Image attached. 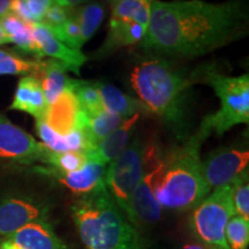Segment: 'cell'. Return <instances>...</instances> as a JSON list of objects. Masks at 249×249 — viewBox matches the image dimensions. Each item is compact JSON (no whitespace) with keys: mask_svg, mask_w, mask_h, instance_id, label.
Segmentation results:
<instances>
[{"mask_svg":"<svg viewBox=\"0 0 249 249\" xmlns=\"http://www.w3.org/2000/svg\"><path fill=\"white\" fill-rule=\"evenodd\" d=\"M0 249H23V248L15 244V242L5 238V240H0Z\"/></svg>","mask_w":249,"mask_h":249,"instance_id":"obj_36","label":"cell"},{"mask_svg":"<svg viewBox=\"0 0 249 249\" xmlns=\"http://www.w3.org/2000/svg\"><path fill=\"white\" fill-rule=\"evenodd\" d=\"M107 165L97 161L89 160L82 169L70 173H60L49 170L46 167H38L40 173L52 176L64 185L71 193L79 196L88 195L105 187V173Z\"/></svg>","mask_w":249,"mask_h":249,"instance_id":"obj_15","label":"cell"},{"mask_svg":"<svg viewBox=\"0 0 249 249\" xmlns=\"http://www.w3.org/2000/svg\"><path fill=\"white\" fill-rule=\"evenodd\" d=\"M0 22L9 42L17 45V48L23 53L31 54L36 59H39L33 36V24L35 22H26L12 13H7L0 18Z\"/></svg>","mask_w":249,"mask_h":249,"instance_id":"obj_21","label":"cell"},{"mask_svg":"<svg viewBox=\"0 0 249 249\" xmlns=\"http://www.w3.org/2000/svg\"><path fill=\"white\" fill-rule=\"evenodd\" d=\"M152 0H120L112 5L107 34L95 58L103 59L119 50L138 45L149 28Z\"/></svg>","mask_w":249,"mask_h":249,"instance_id":"obj_6","label":"cell"},{"mask_svg":"<svg viewBox=\"0 0 249 249\" xmlns=\"http://www.w3.org/2000/svg\"><path fill=\"white\" fill-rule=\"evenodd\" d=\"M92 1H95V0H52L53 4L66 8H76Z\"/></svg>","mask_w":249,"mask_h":249,"instance_id":"obj_33","label":"cell"},{"mask_svg":"<svg viewBox=\"0 0 249 249\" xmlns=\"http://www.w3.org/2000/svg\"><path fill=\"white\" fill-rule=\"evenodd\" d=\"M9 110L26 112L35 119H42L48 110L40 81L36 75H24L18 82Z\"/></svg>","mask_w":249,"mask_h":249,"instance_id":"obj_17","label":"cell"},{"mask_svg":"<svg viewBox=\"0 0 249 249\" xmlns=\"http://www.w3.org/2000/svg\"><path fill=\"white\" fill-rule=\"evenodd\" d=\"M49 149L0 112V164L44 163Z\"/></svg>","mask_w":249,"mask_h":249,"instance_id":"obj_9","label":"cell"},{"mask_svg":"<svg viewBox=\"0 0 249 249\" xmlns=\"http://www.w3.org/2000/svg\"><path fill=\"white\" fill-rule=\"evenodd\" d=\"M89 161L88 155L85 151L54 152L49 149L44 160V167L60 173H70L82 169Z\"/></svg>","mask_w":249,"mask_h":249,"instance_id":"obj_25","label":"cell"},{"mask_svg":"<svg viewBox=\"0 0 249 249\" xmlns=\"http://www.w3.org/2000/svg\"><path fill=\"white\" fill-rule=\"evenodd\" d=\"M95 85L98 89L104 110L117 114L123 119H127L135 114H151L150 110L139 98L121 91L117 87L97 81H95Z\"/></svg>","mask_w":249,"mask_h":249,"instance_id":"obj_19","label":"cell"},{"mask_svg":"<svg viewBox=\"0 0 249 249\" xmlns=\"http://www.w3.org/2000/svg\"><path fill=\"white\" fill-rule=\"evenodd\" d=\"M130 85L140 101L158 117L178 141L193 135L189 75L167 59L151 55L142 59L130 73Z\"/></svg>","mask_w":249,"mask_h":249,"instance_id":"obj_2","label":"cell"},{"mask_svg":"<svg viewBox=\"0 0 249 249\" xmlns=\"http://www.w3.org/2000/svg\"><path fill=\"white\" fill-rule=\"evenodd\" d=\"M225 240L230 249H247L249 246V220L233 216L225 229Z\"/></svg>","mask_w":249,"mask_h":249,"instance_id":"obj_27","label":"cell"},{"mask_svg":"<svg viewBox=\"0 0 249 249\" xmlns=\"http://www.w3.org/2000/svg\"><path fill=\"white\" fill-rule=\"evenodd\" d=\"M71 13H73V8L61 7V6H58L52 2V5L50 6L45 15L43 17L40 23L44 24L48 29L52 30L54 28L60 27L67 20H70L71 18Z\"/></svg>","mask_w":249,"mask_h":249,"instance_id":"obj_30","label":"cell"},{"mask_svg":"<svg viewBox=\"0 0 249 249\" xmlns=\"http://www.w3.org/2000/svg\"><path fill=\"white\" fill-rule=\"evenodd\" d=\"M232 200L234 204L235 213L245 219L249 220V182L248 174L232 185Z\"/></svg>","mask_w":249,"mask_h":249,"instance_id":"obj_29","label":"cell"},{"mask_svg":"<svg viewBox=\"0 0 249 249\" xmlns=\"http://www.w3.org/2000/svg\"><path fill=\"white\" fill-rule=\"evenodd\" d=\"M50 205L29 194H9L0 198V235L14 234L31 223L48 220Z\"/></svg>","mask_w":249,"mask_h":249,"instance_id":"obj_10","label":"cell"},{"mask_svg":"<svg viewBox=\"0 0 249 249\" xmlns=\"http://www.w3.org/2000/svg\"><path fill=\"white\" fill-rule=\"evenodd\" d=\"M9 38L7 37V35L5 34L4 28L1 26V22H0V45H4V44H9Z\"/></svg>","mask_w":249,"mask_h":249,"instance_id":"obj_37","label":"cell"},{"mask_svg":"<svg viewBox=\"0 0 249 249\" xmlns=\"http://www.w3.org/2000/svg\"><path fill=\"white\" fill-rule=\"evenodd\" d=\"M141 118L142 114H135V116L124 119L118 128L108 134L107 138L99 141L95 147L87 152L89 160L97 161V163L107 166L132 141L133 133Z\"/></svg>","mask_w":249,"mask_h":249,"instance_id":"obj_16","label":"cell"},{"mask_svg":"<svg viewBox=\"0 0 249 249\" xmlns=\"http://www.w3.org/2000/svg\"><path fill=\"white\" fill-rule=\"evenodd\" d=\"M105 2H108V4L110 5H113V4H116V2H118V1H120V0H104Z\"/></svg>","mask_w":249,"mask_h":249,"instance_id":"obj_38","label":"cell"},{"mask_svg":"<svg viewBox=\"0 0 249 249\" xmlns=\"http://www.w3.org/2000/svg\"><path fill=\"white\" fill-rule=\"evenodd\" d=\"M50 31L53 34L55 38L60 40L62 44L73 50H81V48L86 44L85 40L82 38V34H81L79 24L76 23V21L73 18L67 20L60 27L54 28V29Z\"/></svg>","mask_w":249,"mask_h":249,"instance_id":"obj_28","label":"cell"},{"mask_svg":"<svg viewBox=\"0 0 249 249\" xmlns=\"http://www.w3.org/2000/svg\"><path fill=\"white\" fill-rule=\"evenodd\" d=\"M157 154L150 148L147 166L141 180L134 189L130 197L129 208L126 217L132 225H152L157 223L161 217V207L156 200L152 192V178H154L155 164L157 160Z\"/></svg>","mask_w":249,"mask_h":249,"instance_id":"obj_12","label":"cell"},{"mask_svg":"<svg viewBox=\"0 0 249 249\" xmlns=\"http://www.w3.org/2000/svg\"><path fill=\"white\" fill-rule=\"evenodd\" d=\"M35 22H40L46 11L52 5V0H24Z\"/></svg>","mask_w":249,"mask_h":249,"instance_id":"obj_31","label":"cell"},{"mask_svg":"<svg viewBox=\"0 0 249 249\" xmlns=\"http://www.w3.org/2000/svg\"><path fill=\"white\" fill-rule=\"evenodd\" d=\"M71 216L86 249H135L138 234L107 187L80 196Z\"/></svg>","mask_w":249,"mask_h":249,"instance_id":"obj_4","label":"cell"},{"mask_svg":"<svg viewBox=\"0 0 249 249\" xmlns=\"http://www.w3.org/2000/svg\"><path fill=\"white\" fill-rule=\"evenodd\" d=\"M6 239L23 249H70L48 220L31 223Z\"/></svg>","mask_w":249,"mask_h":249,"instance_id":"obj_18","label":"cell"},{"mask_svg":"<svg viewBox=\"0 0 249 249\" xmlns=\"http://www.w3.org/2000/svg\"><path fill=\"white\" fill-rule=\"evenodd\" d=\"M124 120V119L117 114L103 110L92 116H87L85 127L82 130L93 148L99 141H102L108 134L118 128Z\"/></svg>","mask_w":249,"mask_h":249,"instance_id":"obj_23","label":"cell"},{"mask_svg":"<svg viewBox=\"0 0 249 249\" xmlns=\"http://www.w3.org/2000/svg\"><path fill=\"white\" fill-rule=\"evenodd\" d=\"M12 1H13V0H0V18L9 13V8H11Z\"/></svg>","mask_w":249,"mask_h":249,"instance_id":"obj_35","label":"cell"},{"mask_svg":"<svg viewBox=\"0 0 249 249\" xmlns=\"http://www.w3.org/2000/svg\"><path fill=\"white\" fill-rule=\"evenodd\" d=\"M150 147L140 138L132 139L127 148L111 161L105 173V187L120 210L126 214L134 189L147 166Z\"/></svg>","mask_w":249,"mask_h":249,"instance_id":"obj_8","label":"cell"},{"mask_svg":"<svg viewBox=\"0 0 249 249\" xmlns=\"http://www.w3.org/2000/svg\"><path fill=\"white\" fill-rule=\"evenodd\" d=\"M232 185L213 189L193 209L189 227L197 241L213 249H230L225 240L229 220L235 216Z\"/></svg>","mask_w":249,"mask_h":249,"instance_id":"obj_7","label":"cell"},{"mask_svg":"<svg viewBox=\"0 0 249 249\" xmlns=\"http://www.w3.org/2000/svg\"><path fill=\"white\" fill-rule=\"evenodd\" d=\"M249 151L245 148H223L202 160V170L210 189L233 185L248 174Z\"/></svg>","mask_w":249,"mask_h":249,"instance_id":"obj_11","label":"cell"},{"mask_svg":"<svg viewBox=\"0 0 249 249\" xmlns=\"http://www.w3.org/2000/svg\"><path fill=\"white\" fill-rule=\"evenodd\" d=\"M179 249H213V248L208 247L207 245L202 244L200 241H192V242H187V244H183L181 247H179Z\"/></svg>","mask_w":249,"mask_h":249,"instance_id":"obj_34","label":"cell"},{"mask_svg":"<svg viewBox=\"0 0 249 249\" xmlns=\"http://www.w3.org/2000/svg\"><path fill=\"white\" fill-rule=\"evenodd\" d=\"M71 91L76 96L81 107L87 116H92L104 110L95 81L90 82V81L74 79Z\"/></svg>","mask_w":249,"mask_h":249,"instance_id":"obj_26","label":"cell"},{"mask_svg":"<svg viewBox=\"0 0 249 249\" xmlns=\"http://www.w3.org/2000/svg\"><path fill=\"white\" fill-rule=\"evenodd\" d=\"M66 67L53 59H42L38 79L49 105L53 104L67 90H71L74 79L68 75Z\"/></svg>","mask_w":249,"mask_h":249,"instance_id":"obj_20","label":"cell"},{"mask_svg":"<svg viewBox=\"0 0 249 249\" xmlns=\"http://www.w3.org/2000/svg\"><path fill=\"white\" fill-rule=\"evenodd\" d=\"M87 114L81 107L76 96L71 90H67L55 101L49 105L45 116L42 118L54 132L62 136L82 130L86 124Z\"/></svg>","mask_w":249,"mask_h":249,"instance_id":"obj_14","label":"cell"},{"mask_svg":"<svg viewBox=\"0 0 249 249\" xmlns=\"http://www.w3.org/2000/svg\"><path fill=\"white\" fill-rule=\"evenodd\" d=\"M107 15V7L101 1H92L73 8L71 18L79 24L85 43L95 35Z\"/></svg>","mask_w":249,"mask_h":249,"instance_id":"obj_22","label":"cell"},{"mask_svg":"<svg viewBox=\"0 0 249 249\" xmlns=\"http://www.w3.org/2000/svg\"><path fill=\"white\" fill-rule=\"evenodd\" d=\"M33 36L38 52V58L48 57L61 62L68 71H73L80 75V70L86 64L87 57L81 50H73L62 44L60 40L55 38L53 34L40 22L33 24Z\"/></svg>","mask_w":249,"mask_h":249,"instance_id":"obj_13","label":"cell"},{"mask_svg":"<svg viewBox=\"0 0 249 249\" xmlns=\"http://www.w3.org/2000/svg\"><path fill=\"white\" fill-rule=\"evenodd\" d=\"M247 14L239 0H152L150 22L140 48L165 59H193L246 35Z\"/></svg>","mask_w":249,"mask_h":249,"instance_id":"obj_1","label":"cell"},{"mask_svg":"<svg viewBox=\"0 0 249 249\" xmlns=\"http://www.w3.org/2000/svg\"><path fill=\"white\" fill-rule=\"evenodd\" d=\"M9 13L14 14L15 17L21 18V20L26 21V22H29V23L35 22L33 18V15H31L29 8H28V6L24 0H13V1H12L11 8H9Z\"/></svg>","mask_w":249,"mask_h":249,"instance_id":"obj_32","label":"cell"},{"mask_svg":"<svg viewBox=\"0 0 249 249\" xmlns=\"http://www.w3.org/2000/svg\"><path fill=\"white\" fill-rule=\"evenodd\" d=\"M42 59H27L20 54L0 49V76L36 75L38 76Z\"/></svg>","mask_w":249,"mask_h":249,"instance_id":"obj_24","label":"cell"},{"mask_svg":"<svg viewBox=\"0 0 249 249\" xmlns=\"http://www.w3.org/2000/svg\"><path fill=\"white\" fill-rule=\"evenodd\" d=\"M191 82L203 83L213 88L219 98L216 112L202 119L193 138L203 144L211 134L222 136L238 124L249 123V75H229L213 66H202L189 75Z\"/></svg>","mask_w":249,"mask_h":249,"instance_id":"obj_5","label":"cell"},{"mask_svg":"<svg viewBox=\"0 0 249 249\" xmlns=\"http://www.w3.org/2000/svg\"><path fill=\"white\" fill-rule=\"evenodd\" d=\"M201 147L191 136L180 148L157 157L152 192L161 209L192 210L211 192L202 170Z\"/></svg>","mask_w":249,"mask_h":249,"instance_id":"obj_3","label":"cell"}]
</instances>
